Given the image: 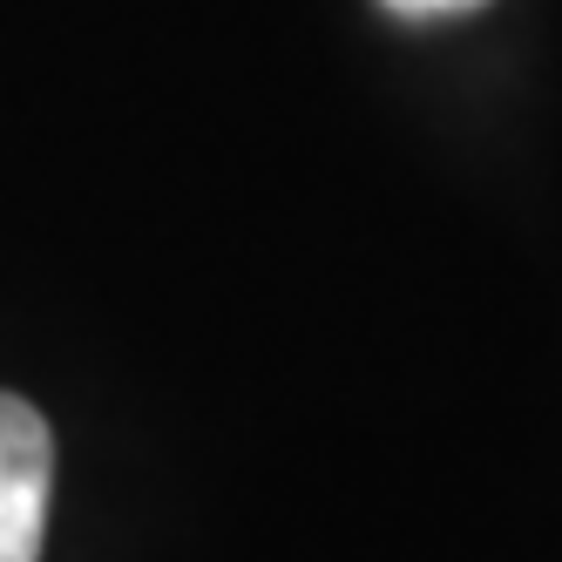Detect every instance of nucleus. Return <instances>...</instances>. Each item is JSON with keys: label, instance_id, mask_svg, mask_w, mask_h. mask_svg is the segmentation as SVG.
Here are the masks:
<instances>
[{"label": "nucleus", "instance_id": "obj_1", "mask_svg": "<svg viewBox=\"0 0 562 562\" xmlns=\"http://www.w3.org/2000/svg\"><path fill=\"white\" fill-rule=\"evenodd\" d=\"M55 440L27 400L0 393V562H34L48 536Z\"/></svg>", "mask_w": 562, "mask_h": 562}, {"label": "nucleus", "instance_id": "obj_2", "mask_svg": "<svg viewBox=\"0 0 562 562\" xmlns=\"http://www.w3.org/2000/svg\"><path fill=\"white\" fill-rule=\"evenodd\" d=\"M393 14H407V21H434V14H468L481 8V0H386Z\"/></svg>", "mask_w": 562, "mask_h": 562}]
</instances>
